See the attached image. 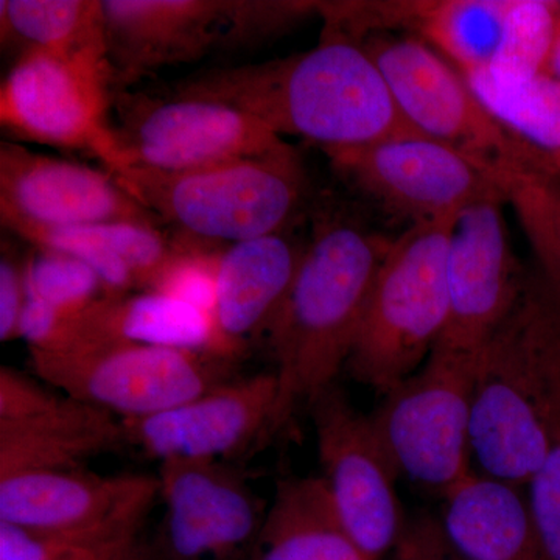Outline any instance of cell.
Masks as SVG:
<instances>
[{
	"label": "cell",
	"mask_w": 560,
	"mask_h": 560,
	"mask_svg": "<svg viewBox=\"0 0 560 560\" xmlns=\"http://www.w3.org/2000/svg\"><path fill=\"white\" fill-rule=\"evenodd\" d=\"M256 560H368L320 478H283L257 539Z\"/></svg>",
	"instance_id": "cell-24"
},
{
	"label": "cell",
	"mask_w": 560,
	"mask_h": 560,
	"mask_svg": "<svg viewBox=\"0 0 560 560\" xmlns=\"http://www.w3.org/2000/svg\"><path fill=\"white\" fill-rule=\"evenodd\" d=\"M548 73L560 81V18L558 25V33H556L555 46H552L550 66H548Z\"/></svg>",
	"instance_id": "cell-40"
},
{
	"label": "cell",
	"mask_w": 560,
	"mask_h": 560,
	"mask_svg": "<svg viewBox=\"0 0 560 560\" xmlns=\"http://www.w3.org/2000/svg\"><path fill=\"white\" fill-rule=\"evenodd\" d=\"M503 198L475 202L456 215L448 241V320L440 346L477 355L506 318L528 270L512 249Z\"/></svg>",
	"instance_id": "cell-14"
},
{
	"label": "cell",
	"mask_w": 560,
	"mask_h": 560,
	"mask_svg": "<svg viewBox=\"0 0 560 560\" xmlns=\"http://www.w3.org/2000/svg\"><path fill=\"white\" fill-rule=\"evenodd\" d=\"M79 349L142 345L241 359L208 313L158 291L103 296L79 315Z\"/></svg>",
	"instance_id": "cell-20"
},
{
	"label": "cell",
	"mask_w": 560,
	"mask_h": 560,
	"mask_svg": "<svg viewBox=\"0 0 560 560\" xmlns=\"http://www.w3.org/2000/svg\"><path fill=\"white\" fill-rule=\"evenodd\" d=\"M113 560H160V558H158L153 547H149L143 541L136 539Z\"/></svg>",
	"instance_id": "cell-39"
},
{
	"label": "cell",
	"mask_w": 560,
	"mask_h": 560,
	"mask_svg": "<svg viewBox=\"0 0 560 560\" xmlns=\"http://www.w3.org/2000/svg\"><path fill=\"white\" fill-rule=\"evenodd\" d=\"M172 92L234 106L280 138L298 136L323 151L420 135L401 116L366 49L327 33L315 49L198 73Z\"/></svg>",
	"instance_id": "cell-1"
},
{
	"label": "cell",
	"mask_w": 560,
	"mask_h": 560,
	"mask_svg": "<svg viewBox=\"0 0 560 560\" xmlns=\"http://www.w3.org/2000/svg\"><path fill=\"white\" fill-rule=\"evenodd\" d=\"M537 560H560V378L550 416V447L528 486Z\"/></svg>",
	"instance_id": "cell-34"
},
{
	"label": "cell",
	"mask_w": 560,
	"mask_h": 560,
	"mask_svg": "<svg viewBox=\"0 0 560 560\" xmlns=\"http://www.w3.org/2000/svg\"><path fill=\"white\" fill-rule=\"evenodd\" d=\"M556 162H558L559 168H560V156L556 158Z\"/></svg>",
	"instance_id": "cell-41"
},
{
	"label": "cell",
	"mask_w": 560,
	"mask_h": 560,
	"mask_svg": "<svg viewBox=\"0 0 560 560\" xmlns=\"http://www.w3.org/2000/svg\"><path fill=\"white\" fill-rule=\"evenodd\" d=\"M278 394L275 372L232 378L139 419H120L125 444L160 459H213L259 444Z\"/></svg>",
	"instance_id": "cell-17"
},
{
	"label": "cell",
	"mask_w": 560,
	"mask_h": 560,
	"mask_svg": "<svg viewBox=\"0 0 560 560\" xmlns=\"http://www.w3.org/2000/svg\"><path fill=\"white\" fill-rule=\"evenodd\" d=\"M320 2L307 0H224V25L219 50L259 46L319 14Z\"/></svg>",
	"instance_id": "cell-32"
},
{
	"label": "cell",
	"mask_w": 560,
	"mask_h": 560,
	"mask_svg": "<svg viewBox=\"0 0 560 560\" xmlns=\"http://www.w3.org/2000/svg\"><path fill=\"white\" fill-rule=\"evenodd\" d=\"M234 361L142 345H102L66 353L31 350L39 381L121 419L171 410L232 381Z\"/></svg>",
	"instance_id": "cell-7"
},
{
	"label": "cell",
	"mask_w": 560,
	"mask_h": 560,
	"mask_svg": "<svg viewBox=\"0 0 560 560\" xmlns=\"http://www.w3.org/2000/svg\"><path fill=\"white\" fill-rule=\"evenodd\" d=\"M2 224L36 248L60 250L86 264L101 278L106 296L149 289L151 279L178 248V241L149 224L60 228L18 219H2Z\"/></svg>",
	"instance_id": "cell-22"
},
{
	"label": "cell",
	"mask_w": 560,
	"mask_h": 560,
	"mask_svg": "<svg viewBox=\"0 0 560 560\" xmlns=\"http://www.w3.org/2000/svg\"><path fill=\"white\" fill-rule=\"evenodd\" d=\"M27 300L24 260L3 246L0 257V341L20 338L22 313Z\"/></svg>",
	"instance_id": "cell-38"
},
{
	"label": "cell",
	"mask_w": 560,
	"mask_h": 560,
	"mask_svg": "<svg viewBox=\"0 0 560 560\" xmlns=\"http://www.w3.org/2000/svg\"><path fill=\"white\" fill-rule=\"evenodd\" d=\"M390 242L338 213L316 217L296 276L267 337L278 394L259 444L335 385L348 364Z\"/></svg>",
	"instance_id": "cell-2"
},
{
	"label": "cell",
	"mask_w": 560,
	"mask_h": 560,
	"mask_svg": "<svg viewBox=\"0 0 560 560\" xmlns=\"http://www.w3.org/2000/svg\"><path fill=\"white\" fill-rule=\"evenodd\" d=\"M323 477L338 517L368 560H382L404 533L394 466L371 416L355 410L337 386L312 401Z\"/></svg>",
	"instance_id": "cell-12"
},
{
	"label": "cell",
	"mask_w": 560,
	"mask_h": 560,
	"mask_svg": "<svg viewBox=\"0 0 560 560\" xmlns=\"http://www.w3.org/2000/svg\"><path fill=\"white\" fill-rule=\"evenodd\" d=\"M108 172L162 223L187 237L228 245L283 232L307 194L304 165L291 145L195 171L124 165Z\"/></svg>",
	"instance_id": "cell-4"
},
{
	"label": "cell",
	"mask_w": 560,
	"mask_h": 560,
	"mask_svg": "<svg viewBox=\"0 0 560 560\" xmlns=\"http://www.w3.org/2000/svg\"><path fill=\"white\" fill-rule=\"evenodd\" d=\"M2 46L44 50L110 70L103 0H2Z\"/></svg>",
	"instance_id": "cell-25"
},
{
	"label": "cell",
	"mask_w": 560,
	"mask_h": 560,
	"mask_svg": "<svg viewBox=\"0 0 560 560\" xmlns=\"http://www.w3.org/2000/svg\"><path fill=\"white\" fill-rule=\"evenodd\" d=\"M114 73L44 50L14 60L0 86V124L18 140L90 151L110 167Z\"/></svg>",
	"instance_id": "cell-11"
},
{
	"label": "cell",
	"mask_w": 560,
	"mask_h": 560,
	"mask_svg": "<svg viewBox=\"0 0 560 560\" xmlns=\"http://www.w3.org/2000/svg\"><path fill=\"white\" fill-rule=\"evenodd\" d=\"M121 444L120 419L60 396L36 415L0 420V478L22 471L83 469L92 456Z\"/></svg>",
	"instance_id": "cell-21"
},
{
	"label": "cell",
	"mask_w": 560,
	"mask_h": 560,
	"mask_svg": "<svg viewBox=\"0 0 560 560\" xmlns=\"http://www.w3.org/2000/svg\"><path fill=\"white\" fill-rule=\"evenodd\" d=\"M110 120L116 161L110 168L187 172L289 149L275 131L249 114L205 98L116 92Z\"/></svg>",
	"instance_id": "cell-8"
},
{
	"label": "cell",
	"mask_w": 560,
	"mask_h": 560,
	"mask_svg": "<svg viewBox=\"0 0 560 560\" xmlns=\"http://www.w3.org/2000/svg\"><path fill=\"white\" fill-rule=\"evenodd\" d=\"M156 497L160 480L151 475L22 471L0 478V522L44 533L139 530Z\"/></svg>",
	"instance_id": "cell-16"
},
{
	"label": "cell",
	"mask_w": 560,
	"mask_h": 560,
	"mask_svg": "<svg viewBox=\"0 0 560 560\" xmlns=\"http://www.w3.org/2000/svg\"><path fill=\"white\" fill-rule=\"evenodd\" d=\"M60 394L11 368H0V420L22 419L49 408Z\"/></svg>",
	"instance_id": "cell-37"
},
{
	"label": "cell",
	"mask_w": 560,
	"mask_h": 560,
	"mask_svg": "<svg viewBox=\"0 0 560 560\" xmlns=\"http://www.w3.org/2000/svg\"><path fill=\"white\" fill-rule=\"evenodd\" d=\"M360 44L381 70L401 116L420 135L463 151L493 173L545 154L508 131L459 70L429 44L378 35Z\"/></svg>",
	"instance_id": "cell-9"
},
{
	"label": "cell",
	"mask_w": 560,
	"mask_h": 560,
	"mask_svg": "<svg viewBox=\"0 0 560 560\" xmlns=\"http://www.w3.org/2000/svg\"><path fill=\"white\" fill-rule=\"evenodd\" d=\"M304 248L285 232L224 246L213 319L238 355L270 329L289 294Z\"/></svg>",
	"instance_id": "cell-19"
},
{
	"label": "cell",
	"mask_w": 560,
	"mask_h": 560,
	"mask_svg": "<svg viewBox=\"0 0 560 560\" xmlns=\"http://www.w3.org/2000/svg\"><path fill=\"white\" fill-rule=\"evenodd\" d=\"M508 9L510 0L433 2L420 31L460 73L485 70L499 50Z\"/></svg>",
	"instance_id": "cell-28"
},
{
	"label": "cell",
	"mask_w": 560,
	"mask_h": 560,
	"mask_svg": "<svg viewBox=\"0 0 560 560\" xmlns=\"http://www.w3.org/2000/svg\"><path fill=\"white\" fill-rule=\"evenodd\" d=\"M139 530L44 533L0 522V560H113Z\"/></svg>",
	"instance_id": "cell-30"
},
{
	"label": "cell",
	"mask_w": 560,
	"mask_h": 560,
	"mask_svg": "<svg viewBox=\"0 0 560 560\" xmlns=\"http://www.w3.org/2000/svg\"><path fill=\"white\" fill-rule=\"evenodd\" d=\"M24 271L28 298L58 311L80 313L106 296L97 272L60 250L33 246L24 259Z\"/></svg>",
	"instance_id": "cell-31"
},
{
	"label": "cell",
	"mask_w": 560,
	"mask_h": 560,
	"mask_svg": "<svg viewBox=\"0 0 560 560\" xmlns=\"http://www.w3.org/2000/svg\"><path fill=\"white\" fill-rule=\"evenodd\" d=\"M486 109L518 139L560 156V81L550 73L500 84L485 70L460 73Z\"/></svg>",
	"instance_id": "cell-27"
},
{
	"label": "cell",
	"mask_w": 560,
	"mask_h": 560,
	"mask_svg": "<svg viewBox=\"0 0 560 560\" xmlns=\"http://www.w3.org/2000/svg\"><path fill=\"white\" fill-rule=\"evenodd\" d=\"M324 153L342 179L410 221V226L453 220L478 201H506L489 167L427 136H400Z\"/></svg>",
	"instance_id": "cell-10"
},
{
	"label": "cell",
	"mask_w": 560,
	"mask_h": 560,
	"mask_svg": "<svg viewBox=\"0 0 560 560\" xmlns=\"http://www.w3.org/2000/svg\"><path fill=\"white\" fill-rule=\"evenodd\" d=\"M0 219L60 228L164 224L108 171L35 153L11 142L0 145Z\"/></svg>",
	"instance_id": "cell-15"
},
{
	"label": "cell",
	"mask_w": 560,
	"mask_h": 560,
	"mask_svg": "<svg viewBox=\"0 0 560 560\" xmlns=\"http://www.w3.org/2000/svg\"><path fill=\"white\" fill-rule=\"evenodd\" d=\"M160 560H231L257 544L267 511L241 474L220 460L161 463Z\"/></svg>",
	"instance_id": "cell-13"
},
{
	"label": "cell",
	"mask_w": 560,
	"mask_h": 560,
	"mask_svg": "<svg viewBox=\"0 0 560 560\" xmlns=\"http://www.w3.org/2000/svg\"><path fill=\"white\" fill-rule=\"evenodd\" d=\"M477 355L436 346L371 416L400 475L444 493L471 471V390Z\"/></svg>",
	"instance_id": "cell-6"
},
{
	"label": "cell",
	"mask_w": 560,
	"mask_h": 560,
	"mask_svg": "<svg viewBox=\"0 0 560 560\" xmlns=\"http://www.w3.org/2000/svg\"><path fill=\"white\" fill-rule=\"evenodd\" d=\"M79 315L28 298L22 313L20 338L38 352H73L80 346Z\"/></svg>",
	"instance_id": "cell-35"
},
{
	"label": "cell",
	"mask_w": 560,
	"mask_h": 560,
	"mask_svg": "<svg viewBox=\"0 0 560 560\" xmlns=\"http://www.w3.org/2000/svg\"><path fill=\"white\" fill-rule=\"evenodd\" d=\"M197 238L183 235L178 248L164 267L151 279L149 289L186 302L198 311L215 316L217 280L223 249L209 242L194 243Z\"/></svg>",
	"instance_id": "cell-33"
},
{
	"label": "cell",
	"mask_w": 560,
	"mask_h": 560,
	"mask_svg": "<svg viewBox=\"0 0 560 560\" xmlns=\"http://www.w3.org/2000/svg\"><path fill=\"white\" fill-rule=\"evenodd\" d=\"M522 489L471 470L445 490L440 521L453 547L470 560H537L528 495Z\"/></svg>",
	"instance_id": "cell-23"
},
{
	"label": "cell",
	"mask_w": 560,
	"mask_h": 560,
	"mask_svg": "<svg viewBox=\"0 0 560 560\" xmlns=\"http://www.w3.org/2000/svg\"><path fill=\"white\" fill-rule=\"evenodd\" d=\"M114 90L220 49L224 0H103Z\"/></svg>",
	"instance_id": "cell-18"
},
{
	"label": "cell",
	"mask_w": 560,
	"mask_h": 560,
	"mask_svg": "<svg viewBox=\"0 0 560 560\" xmlns=\"http://www.w3.org/2000/svg\"><path fill=\"white\" fill-rule=\"evenodd\" d=\"M506 205L517 213L536 267L560 294V168L555 156L537 158L495 173Z\"/></svg>",
	"instance_id": "cell-26"
},
{
	"label": "cell",
	"mask_w": 560,
	"mask_h": 560,
	"mask_svg": "<svg viewBox=\"0 0 560 560\" xmlns=\"http://www.w3.org/2000/svg\"><path fill=\"white\" fill-rule=\"evenodd\" d=\"M455 219L408 228L378 270L346 368L382 396L429 360L447 327L445 264Z\"/></svg>",
	"instance_id": "cell-5"
},
{
	"label": "cell",
	"mask_w": 560,
	"mask_h": 560,
	"mask_svg": "<svg viewBox=\"0 0 560 560\" xmlns=\"http://www.w3.org/2000/svg\"><path fill=\"white\" fill-rule=\"evenodd\" d=\"M393 552L394 560H470L453 547L440 518L433 517L407 522Z\"/></svg>",
	"instance_id": "cell-36"
},
{
	"label": "cell",
	"mask_w": 560,
	"mask_h": 560,
	"mask_svg": "<svg viewBox=\"0 0 560 560\" xmlns=\"http://www.w3.org/2000/svg\"><path fill=\"white\" fill-rule=\"evenodd\" d=\"M559 377L560 294L536 267L475 359L470 441L481 474L528 486L550 447Z\"/></svg>",
	"instance_id": "cell-3"
},
{
	"label": "cell",
	"mask_w": 560,
	"mask_h": 560,
	"mask_svg": "<svg viewBox=\"0 0 560 560\" xmlns=\"http://www.w3.org/2000/svg\"><path fill=\"white\" fill-rule=\"evenodd\" d=\"M559 18L560 2L510 0L499 50L485 72L500 84L548 73Z\"/></svg>",
	"instance_id": "cell-29"
}]
</instances>
